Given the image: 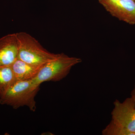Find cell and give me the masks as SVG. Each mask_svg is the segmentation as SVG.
Listing matches in <instances>:
<instances>
[{
  "instance_id": "8992f818",
  "label": "cell",
  "mask_w": 135,
  "mask_h": 135,
  "mask_svg": "<svg viewBox=\"0 0 135 135\" xmlns=\"http://www.w3.org/2000/svg\"><path fill=\"white\" fill-rule=\"evenodd\" d=\"M19 48L16 33L0 38V66L12 65L18 58Z\"/></svg>"
},
{
  "instance_id": "8fae6325",
  "label": "cell",
  "mask_w": 135,
  "mask_h": 135,
  "mask_svg": "<svg viewBox=\"0 0 135 135\" xmlns=\"http://www.w3.org/2000/svg\"><path fill=\"white\" fill-rule=\"evenodd\" d=\"M134 1H135V0H134Z\"/></svg>"
},
{
  "instance_id": "9c48e42d",
  "label": "cell",
  "mask_w": 135,
  "mask_h": 135,
  "mask_svg": "<svg viewBox=\"0 0 135 135\" xmlns=\"http://www.w3.org/2000/svg\"><path fill=\"white\" fill-rule=\"evenodd\" d=\"M103 135H135L127 129L111 120L110 123L102 131Z\"/></svg>"
},
{
  "instance_id": "277c9868",
  "label": "cell",
  "mask_w": 135,
  "mask_h": 135,
  "mask_svg": "<svg viewBox=\"0 0 135 135\" xmlns=\"http://www.w3.org/2000/svg\"><path fill=\"white\" fill-rule=\"evenodd\" d=\"M113 104L112 120L135 133V105L132 98H128L123 102L116 99Z\"/></svg>"
},
{
  "instance_id": "6da1fadb",
  "label": "cell",
  "mask_w": 135,
  "mask_h": 135,
  "mask_svg": "<svg viewBox=\"0 0 135 135\" xmlns=\"http://www.w3.org/2000/svg\"><path fill=\"white\" fill-rule=\"evenodd\" d=\"M40 85L33 79L15 81L4 95L0 97V104L9 105L15 109L26 106L31 111L35 112V98L40 90Z\"/></svg>"
},
{
  "instance_id": "7a4b0ae2",
  "label": "cell",
  "mask_w": 135,
  "mask_h": 135,
  "mask_svg": "<svg viewBox=\"0 0 135 135\" xmlns=\"http://www.w3.org/2000/svg\"><path fill=\"white\" fill-rule=\"evenodd\" d=\"M19 42L18 59L27 63L42 66L55 59L59 54L51 53L44 49L35 38L25 32L17 33Z\"/></svg>"
},
{
  "instance_id": "30bf717a",
  "label": "cell",
  "mask_w": 135,
  "mask_h": 135,
  "mask_svg": "<svg viewBox=\"0 0 135 135\" xmlns=\"http://www.w3.org/2000/svg\"><path fill=\"white\" fill-rule=\"evenodd\" d=\"M131 97L133 99L135 105V84L134 88L131 92Z\"/></svg>"
},
{
  "instance_id": "52a82bcc",
  "label": "cell",
  "mask_w": 135,
  "mask_h": 135,
  "mask_svg": "<svg viewBox=\"0 0 135 135\" xmlns=\"http://www.w3.org/2000/svg\"><path fill=\"white\" fill-rule=\"evenodd\" d=\"M42 66L32 65L17 59L11 65L15 81L32 79L37 76Z\"/></svg>"
},
{
  "instance_id": "3957f363",
  "label": "cell",
  "mask_w": 135,
  "mask_h": 135,
  "mask_svg": "<svg viewBox=\"0 0 135 135\" xmlns=\"http://www.w3.org/2000/svg\"><path fill=\"white\" fill-rule=\"evenodd\" d=\"M81 62V59L59 53L55 59L42 65L32 79L40 84L45 81H60L68 75L73 67Z\"/></svg>"
},
{
  "instance_id": "ba28073f",
  "label": "cell",
  "mask_w": 135,
  "mask_h": 135,
  "mask_svg": "<svg viewBox=\"0 0 135 135\" xmlns=\"http://www.w3.org/2000/svg\"><path fill=\"white\" fill-rule=\"evenodd\" d=\"M15 81L11 66H0V97L4 95Z\"/></svg>"
},
{
  "instance_id": "5b68a950",
  "label": "cell",
  "mask_w": 135,
  "mask_h": 135,
  "mask_svg": "<svg viewBox=\"0 0 135 135\" xmlns=\"http://www.w3.org/2000/svg\"><path fill=\"white\" fill-rule=\"evenodd\" d=\"M107 12L119 20L135 25L134 0H98Z\"/></svg>"
}]
</instances>
